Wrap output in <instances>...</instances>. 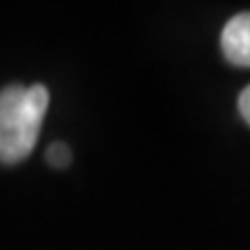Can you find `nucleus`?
Here are the masks:
<instances>
[{"label":"nucleus","instance_id":"7ed1b4c3","mask_svg":"<svg viewBox=\"0 0 250 250\" xmlns=\"http://www.w3.org/2000/svg\"><path fill=\"white\" fill-rule=\"evenodd\" d=\"M72 160V151L67 148V144L62 142H56L51 144L49 148H46V162L56 167V169H62V167H67Z\"/></svg>","mask_w":250,"mask_h":250},{"label":"nucleus","instance_id":"f257e3e1","mask_svg":"<svg viewBox=\"0 0 250 250\" xmlns=\"http://www.w3.org/2000/svg\"><path fill=\"white\" fill-rule=\"evenodd\" d=\"M49 107V93L42 83L7 86L0 93V160L21 162L37 142L42 118Z\"/></svg>","mask_w":250,"mask_h":250},{"label":"nucleus","instance_id":"f03ea898","mask_svg":"<svg viewBox=\"0 0 250 250\" xmlns=\"http://www.w3.org/2000/svg\"><path fill=\"white\" fill-rule=\"evenodd\" d=\"M220 44L225 58L232 65L250 67V12H241L227 21Z\"/></svg>","mask_w":250,"mask_h":250},{"label":"nucleus","instance_id":"20e7f679","mask_svg":"<svg viewBox=\"0 0 250 250\" xmlns=\"http://www.w3.org/2000/svg\"><path fill=\"white\" fill-rule=\"evenodd\" d=\"M239 111H241V116L246 118V123L250 125V86L241 93V98H239Z\"/></svg>","mask_w":250,"mask_h":250}]
</instances>
